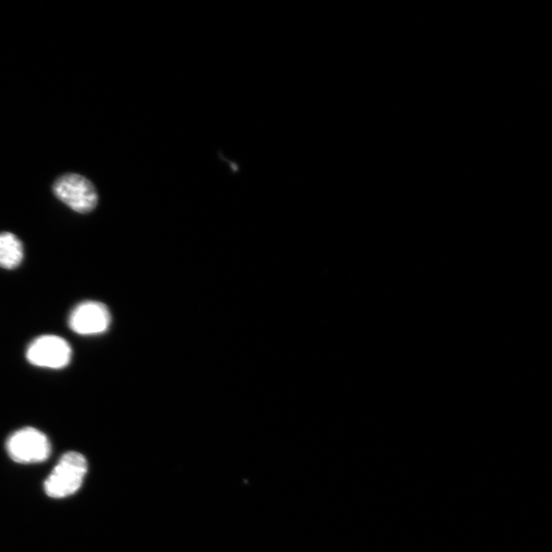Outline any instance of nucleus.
I'll return each instance as SVG.
<instances>
[{"instance_id": "f257e3e1", "label": "nucleus", "mask_w": 552, "mask_h": 552, "mask_svg": "<svg viewBox=\"0 0 552 552\" xmlns=\"http://www.w3.org/2000/svg\"><path fill=\"white\" fill-rule=\"evenodd\" d=\"M88 473L85 456L77 451L65 453L57 466L44 482L46 495L54 499H63L77 493Z\"/></svg>"}, {"instance_id": "7ed1b4c3", "label": "nucleus", "mask_w": 552, "mask_h": 552, "mask_svg": "<svg viewBox=\"0 0 552 552\" xmlns=\"http://www.w3.org/2000/svg\"><path fill=\"white\" fill-rule=\"evenodd\" d=\"M56 197L77 213H89L99 202L97 190L87 178L78 174H67L54 184Z\"/></svg>"}, {"instance_id": "423d86ee", "label": "nucleus", "mask_w": 552, "mask_h": 552, "mask_svg": "<svg viewBox=\"0 0 552 552\" xmlns=\"http://www.w3.org/2000/svg\"><path fill=\"white\" fill-rule=\"evenodd\" d=\"M24 259V247L20 239L12 233L0 234V268L13 270Z\"/></svg>"}, {"instance_id": "39448f33", "label": "nucleus", "mask_w": 552, "mask_h": 552, "mask_svg": "<svg viewBox=\"0 0 552 552\" xmlns=\"http://www.w3.org/2000/svg\"><path fill=\"white\" fill-rule=\"evenodd\" d=\"M112 322L108 307L97 301L78 304L69 316L70 329L81 336H95L106 333Z\"/></svg>"}, {"instance_id": "f03ea898", "label": "nucleus", "mask_w": 552, "mask_h": 552, "mask_svg": "<svg viewBox=\"0 0 552 552\" xmlns=\"http://www.w3.org/2000/svg\"><path fill=\"white\" fill-rule=\"evenodd\" d=\"M6 447L13 462L21 465L41 464L48 460L52 453V444L48 436L32 427L13 433Z\"/></svg>"}, {"instance_id": "20e7f679", "label": "nucleus", "mask_w": 552, "mask_h": 552, "mask_svg": "<svg viewBox=\"0 0 552 552\" xmlns=\"http://www.w3.org/2000/svg\"><path fill=\"white\" fill-rule=\"evenodd\" d=\"M26 358L34 366L60 370L71 362L72 349L65 339L46 335L30 343Z\"/></svg>"}]
</instances>
